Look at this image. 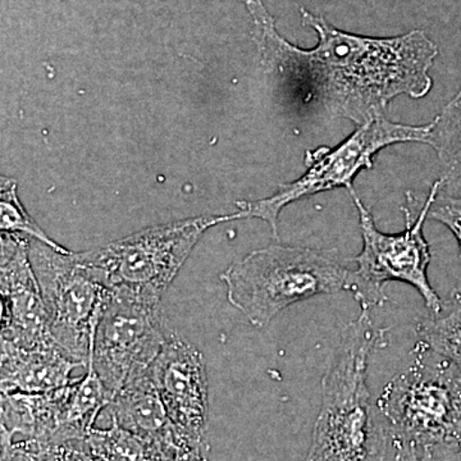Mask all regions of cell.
Here are the masks:
<instances>
[{"instance_id":"cell-13","label":"cell","mask_w":461,"mask_h":461,"mask_svg":"<svg viewBox=\"0 0 461 461\" xmlns=\"http://www.w3.org/2000/svg\"><path fill=\"white\" fill-rule=\"evenodd\" d=\"M112 421L147 441L177 448L175 430L150 369L135 375L112 399L107 406Z\"/></svg>"},{"instance_id":"cell-12","label":"cell","mask_w":461,"mask_h":461,"mask_svg":"<svg viewBox=\"0 0 461 461\" xmlns=\"http://www.w3.org/2000/svg\"><path fill=\"white\" fill-rule=\"evenodd\" d=\"M84 366L58 345L18 346L2 339L0 390L2 393H50L68 386L72 372Z\"/></svg>"},{"instance_id":"cell-16","label":"cell","mask_w":461,"mask_h":461,"mask_svg":"<svg viewBox=\"0 0 461 461\" xmlns=\"http://www.w3.org/2000/svg\"><path fill=\"white\" fill-rule=\"evenodd\" d=\"M429 124V145L441 167V191L461 195V87Z\"/></svg>"},{"instance_id":"cell-14","label":"cell","mask_w":461,"mask_h":461,"mask_svg":"<svg viewBox=\"0 0 461 461\" xmlns=\"http://www.w3.org/2000/svg\"><path fill=\"white\" fill-rule=\"evenodd\" d=\"M2 430L41 444H57L59 432V388L50 393H2Z\"/></svg>"},{"instance_id":"cell-3","label":"cell","mask_w":461,"mask_h":461,"mask_svg":"<svg viewBox=\"0 0 461 461\" xmlns=\"http://www.w3.org/2000/svg\"><path fill=\"white\" fill-rule=\"evenodd\" d=\"M221 280L230 304L254 327L264 329L297 303L350 293L353 269L335 249L272 244L230 264Z\"/></svg>"},{"instance_id":"cell-5","label":"cell","mask_w":461,"mask_h":461,"mask_svg":"<svg viewBox=\"0 0 461 461\" xmlns=\"http://www.w3.org/2000/svg\"><path fill=\"white\" fill-rule=\"evenodd\" d=\"M441 189V180L433 182L429 196L418 214L406 202L402 206L405 230L399 233H384L375 226V218L355 190L351 198L359 214L363 249L351 262L353 286L350 294L360 309H371L386 304L388 296L384 287L388 282L397 281L409 285L420 293L429 313H438L442 299L433 290L429 278L430 250L424 238V223L429 220L430 205Z\"/></svg>"},{"instance_id":"cell-19","label":"cell","mask_w":461,"mask_h":461,"mask_svg":"<svg viewBox=\"0 0 461 461\" xmlns=\"http://www.w3.org/2000/svg\"><path fill=\"white\" fill-rule=\"evenodd\" d=\"M0 229L2 232L20 233L38 240L60 253H69L68 249L51 240L38 222L27 213L17 195V182L3 176L0 178Z\"/></svg>"},{"instance_id":"cell-6","label":"cell","mask_w":461,"mask_h":461,"mask_svg":"<svg viewBox=\"0 0 461 461\" xmlns=\"http://www.w3.org/2000/svg\"><path fill=\"white\" fill-rule=\"evenodd\" d=\"M430 124L412 126L393 122L386 115L360 124L335 148L321 147L306 151V171L297 180L282 184L275 195L253 202H238L245 218H258L271 227L278 239V217L291 203L336 189L354 190L355 178L372 169L375 158L384 148L406 142L429 145Z\"/></svg>"},{"instance_id":"cell-20","label":"cell","mask_w":461,"mask_h":461,"mask_svg":"<svg viewBox=\"0 0 461 461\" xmlns=\"http://www.w3.org/2000/svg\"><path fill=\"white\" fill-rule=\"evenodd\" d=\"M429 220L444 224L450 230L457 241L461 257V195H451L439 189L430 205Z\"/></svg>"},{"instance_id":"cell-7","label":"cell","mask_w":461,"mask_h":461,"mask_svg":"<svg viewBox=\"0 0 461 461\" xmlns=\"http://www.w3.org/2000/svg\"><path fill=\"white\" fill-rule=\"evenodd\" d=\"M239 220H247L240 209L158 224L80 256L102 272L112 290L127 288L162 300L206 230Z\"/></svg>"},{"instance_id":"cell-18","label":"cell","mask_w":461,"mask_h":461,"mask_svg":"<svg viewBox=\"0 0 461 461\" xmlns=\"http://www.w3.org/2000/svg\"><path fill=\"white\" fill-rule=\"evenodd\" d=\"M87 444L105 461H175L177 448L147 441L112 421L109 429H91Z\"/></svg>"},{"instance_id":"cell-1","label":"cell","mask_w":461,"mask_h":461,"mask_svg":"<svg viewBox=\"0 0 461 461\" xmlns=\"http://www.w3.org/2000/svg\"><path fill=\"white\" fill-rule=\"evenodd\" d=\"M242 2L264 69L302 107L320 105L360 126L386 115L397 96L420 99L432 90L429 71L438 47L423 30L391 38L357 35L302 8L303 26L318 35L314 48L303 50L277 32L264 0Z\"/></svg>"},{"instance_id":"cell-21","label":"cell","mask_w":461,"mask_h":461,"mask_svg":"<svg viewBox=\"0 0 461 461\" xmlns=\"http://www.w3.org/2000/svg\"><path fill=\"white\" fill-rule=\"evenodd\" d=\"M395 447V461H457L460 445H412L393 444Z\"/></svg>"},{"instance_id":"cell-2","label":"cell","mask_w":461,"mask_h":461,"mask_svg":"<svg viewBox=\"0 0 461 461\" xmlns=\"http://www.w3.org/2000/svg\"><path fill=\"white\" fill-rule=\"evenodd\" d=\"M371 311L344 327L335 360L321 379V402L304 461H384L390 429L368 384L372 355L387 344Z\"/></svg>"},{"instance_id":"cell-4","label":"cell","mask_w":461,"mask_h":461,"mask_svg":"<svg viewBox=\"0 0 461 461\" xmlns=\"http://www.w3.org/2000/svg\"><path fill=\"white\" fill-rule=\"evenodd\" d=\"M412 362L377 400L391 444L461 446V375L445 357L415 344Z\"/></svg>"},{"instance_id":"cell-11","label":"cell","mask_w":461,"mask_h":461,"mask_svg":"<svg viewBox=\"0 0 461 461\" xmlns=\"http://www.w3.org/2000/svg\"><path fill=\"white\" fill-rule=\"evenodd\" d=\"M2 339L18 346L57 345L30 260V238L2 232Z\"/></svg>"},{"instance_id":"cell-17","label":"cell","mask_w":461,"mask_h":461,"mask_svg":"<svg viewBox=\"0 0 461 461\" xmlns=\"http://www.w3.org/2000/svg\"><path fill=\"white\" fill-rule=\"evenodd\" d=\"M415 344L445 357L461 375V286L442 300L438 313H427L418 321Z\"/></svg>"},{"instance_id":"cell-22","label":"cell","mask_w":461,"mask_h":461,"mask_svg":"<svg viewBox=\"0 0 461 461\" xmlns=\"http://www.w3.org/2000/svg\"><path fill=\"white\" fill-rule=\"evenodd\" d=\"M48 461H105L87 444L86 438L69 439L47 447Z\"/></svg>"},{"instance_id":"cell-9","label":"cell","mask_w":461,"mask_h":461,"mask_svg":"<svg viewBox=\"0 0 461 461\" xmlns=\"http://www.w3.org/2000/svg\"><path fill=\"white\" fill-rule=\"evenodd\" d=\"M160 302L127 288L112 290L89 360L112 396L129 379L149 371L162 351L168 336Z\"/></svg>"},{"instance_id":"cell-10","label":"cell","mask_w":461,"mask_h":461,"mask_svg":"<svg viewBox=\"0 0 461 461\" xmlns=\"http://www.w3.org/2000/svg\"><path fill=\"white\" fill-rule=\"evenodd\" d=\"M150 375L171 420L177 448L203 445L209 384L202 351L186 339L168 336L151 364Z\"/></svg>"},{"instance_id":"cell-15","label":"cell","mask_w":461,"mask_h":461,"mask_svg":"<svg viewBox=\"0 0 461 461\" xmlns=\"http://www.w3.org/2000/svg\"><path fill=\"white\" fill-rule=\"evenodd\" d=\"M83 378L59 388V432L57 444L86 438L99 412L107 409L112 393L89 362Z\"/></svg>"},{"instance_id":"cell-8","label":"cell","mask_w":461,"mask_h":461,"mask_svg":"<svg viewBox=\"0 0 461 461\" xmlns=\"http://www.w3.org/2000/svg\"><path fill=\"white\" fill-rule=\"evenodd\" d=\"M30 260L50 315L51 335L65 354L86 368L112 288L80 253H60L30 239Z\"/></svg>"},{"instance_id":"cell-23","label":"cell","mask_w":461,"mask_h":461,"mask_svg":"<svg viewBox=\"0 0 461 461\" xmlns=\"http://www.w3.org/2000/svg\"><path fill=\"white\" fill-rule=\"evenodd\" d=\"M457 461H461V451H460V454H459V459H457Z\"/></svg>"}]
</instances>
